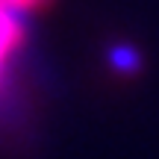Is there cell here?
Masks as SVG:
<instances>
[{"mask_svg":"<svg viewBox=\"0 0 159 159\" xmlns=\"http://www.w3.org/2000/svg\"><path fill=\"white\" fill-rule=\"evenodd\" d=\"M35 21L0 0V153H27L53 103V68Z\"/></svg>","mask_w":159,"mask_h":159,"instance_id":"cell-1","label":"cell"}]
</instances>
